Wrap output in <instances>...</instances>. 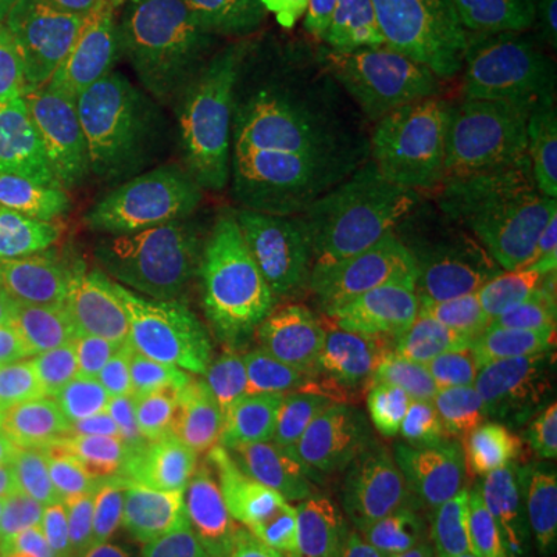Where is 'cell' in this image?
<instances>
[{
	"mask_svg": "<svg viewBox=\"0 0 557 557\" xmlns=\"http://www.w3.org/2000/svg\"><path fill=\"white\" fill-rule=\"evenodd\" d=\"M403 557H530L486 480L468 428L440 431L399 520Z\"/></svg>",
	"mask_w": 557,
	"mask_h": 557,
	"instance_id": "11",
	"label": "cell"
},
{
	"mask_svg": "<svg viewBox=\"0 0 557 557\" xmlns=\"http://www.w3.org/2000/svg\"><path fill=\"white\" fill-rule=\"evenodd\" d=\"M50 152L32 81L13 50L0 44V205L44 196Z\"/></svg>",
	"mask_w": 557,
	"mask_h": 557,
	"instance_id": "17",
	"label": "cell"
},
{
	"mask_svg": "<svg viewBox=\"0 0 557 557\" xmlns=\"http://www.w3.org/2000/svg\"><path fill=\"white\" fill-rule=\"evenodd\" d=\"M471 437L523 552L557 557V431L483 418Z\"/></svg>",
	"mask_w": 557,
	"mask_h": 557,
	"instance_id": "16",
	"label": "cell"
},
{
	"mask_svg": "<svg viewBox=\"0 0 557 557\" xmlns=\"http://www.w3.org/2000/svg\"><path fill=\"white\" fill-rule=\"evenodd\" d=\"M263 3H273V0H263Z\"/></svg>",
	"mask_w": 557,
	"mask_h": 557,
	"instance_id": "23",
	"label": "cell"
},
{
	"mask_svg": "<svg viewBox=\"0 0 557 557\" xmlns=\"http://www.w3.org/2000/svg\"><path fill=\"white\" fill-rule=\"evenodd\" d=\"M139 394L124 375L81 369L25 347H0V412L53 434L106 443L139 421Z\"/></svg>",
	"mask_w": 557,
	"mask_h": 557,
	"instance_id": "12",
	"label": "cell"
},
{
	"mask_svg": "<svg viewBox=\"0 0 557 557\" xmlns=\"http://www.w3.org/2000/svg\"><path fill=\"white\" fill-rule=\"evenodd\" d=\"M44 196L115 372L139 379L161 369L180 332L152 199L94 171L50 180Z\"/></svg>",
	"mask_w": 557,
	"mask_h": 557,
	"instance_id": "7",
	"label": "cell"
},
{
	"mask_svg": "<svg viewBox=\"0 0 557 557\" xmlns=\"http://www.w3.org/2000/svg\"><path fill=\"white\" fill-rule=\"evenodd\" d=\"M428 84L366 0H273L236 50V100L288 177L329 205L366 189Z\"/></svg>",
	"mask_w": 557,
	"mask_h": 557,
	"instance_id": "1",
	"label": "cell"
},
{
	"mask_svg": "<svg viewBox=\"0 0 557 557\" xmlns=\"http://www.w3.org/2000/svg\"><path fill=\"white\" fill-rule=\"evenodd\" d=\"M520 3H523L530 20L548 28V35L557 47V0H520Z\"/></svg>",
	"mask_w": 557,
	"mask_h": 557,
	"instance_id": "21",
	"label": "cell"
},
{
	"mask_svg": "<svg viewBox=\"0 0 557 557\" xmlns=\"http://www.w3.org/2000/svg\"><path fill=\"white\" fill-rule=\"evenodd\" d=\"M78 3L97 10L109 20L171 32L183 20H189L205 0H78Z\"/></svg>",
	"mask_w": 557,
	"mask_h": 557,
	"instance_id": "19",
	"label": "cell"
},
{
	"mask_svg": "<svg viewBox=\"0 0 557 557\" xmlns=\"http://www.w3.org/2000/svg\"><path fill=\"white\" fill-rule=\"evenodd\" d=\"M164 28L109 20L78 0H35L13 28V57L38 100L50 180L100 164L137 109L168 44Z\"/></svg>",
	"mask_w": 557,
	"mask_h": 557,
	"instance_id": "6",
	"label": "cell"
},
{
	"mask_svg": "<svg viewBox=\"0 0 557 557\" xmlns=\"http://www.w3.org/2000/svg\"><path fill=\"white\" fill-rule=\"evenodd\" d=\"M0 347L119 375L47 196L0 205Z\"/></svg>",
	"mask_w": 557,
	"mask_h": 557,
	"instance_id": "9",
	"label": "cell"
},
{
	"mask_svg": "<svg viewBox=\"0 0 557 557\" xmlns=\"http://www.w3.org/2000/svg\"><path fill=\"white\" fill-rule=\"evenodd\" d=\"M465 387L493 421L557 431V304L468 288Z\"/></svg>",
	"mask_w": 557,
	"mask_h": 557,
	"instance_id": "10",
	"label": "cell"
},
{
	"mask_svg": "<svg viewBox=\"0 0 557 557\" xmlns=\"http://www.w3.org/2000/svg\"><path fill=\"white\" fill-rule=\"evenodd\" d=\"M403 397L406 379L372 335L325 329L220 381L183 412L168 443L218 471L260 468L375 437Z\"/></svg>",
	"mask_w": 557,
	"mask_h": 557,
	"instance_id": "4",
	"label": "cell"
},
{
	"mask_svg": "<svg viewBox=\"0 0 557 557\" xmlns=\"http://www.w3.org/2000/svg\"><path fill=\"white\" fill-rule=\"evenodd\" d=\"M152 211L189 354L248 366L304 322L319 233L251 152L220 143L161 186Z\"/></svg>",
	"mask_w": 557,
	"mask_h": 557,
	"instance_id": "2",
	"label": "cell"
},
{
	"mask_svg": "<svg viewBox=\"0 0 557 557\" xmlns=\"http://www.w3.org/2000/svg\"><path fill=\"white\" fill-rule=\"evenodd\" d=\"M35 0H0V44L13 35L16 22L22 20V13L32 7Z\"/></svg>",
	"mask_w": 557,
	"mask_h": 557,
	"instance_id": "22",
	"label": "cell"
},
{
	"mask_svg": "<svg viewBox=\"0 0 557 557\" xmlns=\"http://www.w3.org/2000/svg\"><path fill=\"white\" fill-rule=\"evenodd\" d=\"M143 542L100 508L0 518V557H139Z\"/></svg>",
	"mask_w": 557,
	"mask_h": 557,
	"instance_id": "18",
	"label": "cell"
},
{
	"mask_svg": "<svg viewBox=\"0 0 557 557\" xmlns=\"http://www.w3.org/2000/svg\"><path fill=\"white\" fill-rule=\"evenodd\" d=\"M139 557H218V552L201 542H171L164 533H156L143 542Z\"/></svg>",
	"mask_w": 557,
	"mask_h": 557,
	"instance_id": "20",
	"label": "cell"
},
{
	"mask_svg": "<svg viewBox=\"0 0 557 557\" xmlns=\"http://www.w3.org/2000/svg\"><path fill=\"white\" fill-rule=\"evenodd\" d=\"M119 474V449L0 412V518L72 508L102 493Z\"/></svg>",
	"mask_w": 557,
	"mask_h": 557,
	"instance_id": "15",
	"label": "cell"
},
{
	"mask_svg": "<svg viewBox=\"0 0 557 557\" xmlns=\"http://www.w3.org/2000/svg\"><path fill=\"white\" fill-rule=\"evenodd\" d=\"M468 288L557 304V186L520 180L468 214Z\"/></svg>",
	"mask_w": 557,
	"mask_h": 557,
	"instance_id": "13",
	"label": "cell"
},
{
	"mask_svg": "<svg viewBox=\"0 0 557 557\" xmlns=\"http://www.w3.org/2000/svg\"><path fill=\"white\" fill-rule=\"evenodd\" d=\"M493 102V87H465L431 106L359 193L369 329L403 379L443 381L458 362L468 180Z\"/></svg>",
	"mask_w": 557,
	"mask_h": 557,
	"instance_id": "3",
	"label": "cell"
},
{
	"mask_svg": "<svg viewBox=\"0 0 557 557\" xmlns=\"http://www.w3.org/2000/svg\"><path fill=\"white\" fill-rule=\"evenodd\" d=\"M399 498L397 465L366 437L205 474L189 511L226 557H387L403 520Z\"/></svg>",
	"mask_w": 557,
	"mask_h": 557,
	"instance_id": "5",
	"label": "cell"
},
{
	"mask_svg": "<svg viewBox=\"0 0 557 557\" xmlns=\"http://www.w3.org/2000/svg\"><path fill=\"white\" fill-rule=\"evenodd\" d=\"M242 0H205L171 28L137 109L94 174L143 196L214 152L236 109V50L230 16Z\"/></svg>",
	"mask_w": 557,
	"mask_h": 557,
	"instance_id": "8",
	"label": "cell"
},
{
	"mask_svg": "<svg viewBox=\"0 0 557 557\" xmlns=\"http://www.w3.org/2000/svg\"><path fill=\"white\" fill-rule=\"evenodd\" d=\"M403 53L428 72H496L527 47L520 0H366Z\"/></svg>",
	"mask_w": 557,
	"mask_h": 557,
	"instance_id": "14",
	"label": "cell"
}]
</instances>
